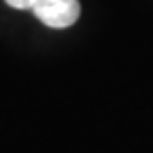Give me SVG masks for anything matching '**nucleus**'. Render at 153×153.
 Listing matches in <instances>:
<instances>
[{"mask_svg":"<svg viewBox=\"0 0 153 153\" xmlns=\"http://www.w3.org/2000/svg\"><path fill=\"white\" fill-rule=\"evenodd\" d=\"M4 2L9 4V7H13V9H32V4H34V0H4Z\"/></svg>","mask_w":153,"mask_h":153,"instance_id":"nucleus-2","label":"nucleus"},{"mask_svg":"<svg viewBox=\"0 0 153 153\" xmlns=\"http://www.w3.org/2000/svg\"><path fill=\"white\" fill-rule=\"evenodd\" d=\"M34 15L49 28H68L79 19V0H34Z\"/></svg>","mask_w":153,"mask_h":153,"instance_id":"nucleus-1","label":"nucleus"}]
</instances>
